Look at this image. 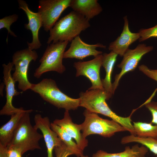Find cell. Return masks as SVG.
Here are the masks:
<instances>
[{
    "instance_id": "obj_4",
    "label": "cell",
    "mask_w": 157,
    "mask_h": 157,
    "mask_svg": "<svg viewBox=\"0 0 157 157\" xmlns=\"http://www.w3.org/2000/svg\"><path fill=\"white\" fill-rule=\"evenodd\" d=\"M31 90L58 108L74 110L80 106V98H72L64 93L58 88L55 81L51 78H45L37 83H33Z\"/></svg>"
},
{
    "instance_id": "obj_29",
    "label": "cell",
    "mask_w": 157,
    "mask_h": 157,
    "mask_svg": "<svg viewBox=\"0 0 157 157\" xmlns=\"http://www.w3.org/2000/svg\"><path fill=\"white\" fill-rule=\"evenodd\" d=\"M8 148L7 157H18L22 156L21 152L17 149L11 147H8Z\"/></svg>"
},
{
    "instance_id": "obj_7",
    "label": "cell",
    "mask_w": 157,
    "mask_h": 157,
    "mask_svg": "<svg viewBox=\"0 0 157 157\" xmlns=\"http://www.w3.org/2000/svg\"><path fill=\"white\" fill-rule=\"evenodd\" d=\"M38 57L36 51L28 47L16 51L13 56L12 62L15 68L12 76L18 82V88L22 91L31 89L33 83L28 79V69L30 62L36 60Z\"/></svg>"
},
{
    "instance_id": "obj_14",
    "label": "cell",
    "mask_w": 157,
    "mask_h": 157,
    "mask_svg": "<svg viewBox=\"0 0 157 157\" xmlns=\"http://www.w3.org/2000/svg\"><path fill=\"white\" fill-rule=\"evenodd\" d=\"M19 8L22 9L27 17L28 23L25 24V28L31 31L32 35V41L31 43L27 42L28 47L31 50L40 48L42 46L39 38V31L42 26V22L40 14L38 13L33 12L29 8L26 2L23 0L17 1Z\"/></svg>"
},
{
    "instance_id": "obj_8",
    "label": "cell",
    "mask_w": 157,
    "mask_h": 157,
    "mask_svg": "<svg viewBox=\"0 0 157 157\" xmlns=\"http://www.w3.org/2000/svg\"><path fill=\"white\" fill-rule=\"evenodd\" d=\"M72 0H40L38 12L42 19L45 31H49L54 26L62 13L69 7Z\"/></svg>"
},
{
    "instance_id": "obj_27",
    "label": "cell",
    "mask_w": 157,
    "mask_h": 157,
    "mask_svg": "<svg viewBox=\"0 0 157 157\" xmlns=\"http://www.w3.org/2000/svg\"><path fill=\"white\" fill-rule=\"evenodd\" d=\"M54 151L56 157H68L73 154L72 152L63 143L61 146L55 147Z\"/></svg>"
},
{
    "instance_id": "obj_10",
    "label": "cell",
    "mask_w": 157,
    "mask_h": 157,
    "mask_svg": "<svg viewBox=\"0 0 157 157\" xmlns=\"http://www.w3.org/2000/svg\"><path fill=\"white\" fill-rule=\"evenodd\" d=\"M102 59L103 55L101 54L91 60L75 62L74 64L76 70V76H84L91 81L92 85L88 90L97 89L104 90L100 76Z\"/></svg>"
},
{
    "instance_id": "obj_32",
    "label": "cell",
    "mask_w": 157,
    "mask_h": 157,
    "mask_svg": "<svg viewBox=\"0 0 157 157\" xmlns=\"http://www.w3.org/2000/svg\"><path fill=\"white\" fill-rule=\"evenodd\" d=\"M80 157H88V156H85L83 155L81 156Z\"/></svg>"
},
{
    "instance_id": "obj_1",
    "label": "cell",
    "mask_w": 157,
    "mask_h": 157,
    "mask_svg": "<svg viewBox=\"0 0 157 157\" xmlns=\"http://www.w3.org/2000/svg\"><path fill=\"white\" fill-rule=\"evenodd\" d=\"M79 94L80 106L91 112L100 114L111 118L124 127L131 134L136 135L131 123V115L124 117L118 115L113 112L106 102L107 98L104 90H88L85 92H80Z\"/></svg>"
},
{
    "instance_id": "obj_2",
    "label": "cell",
    "mask_w": 157,
    "mask_h": 157,
    "mask_svg": "<svg viewBox=\"0 0 157 157\" xmlns=\"http://www.w3.org/2000/svg\"><path fill=\"white\" fill-rule=\"evenodd\" d=\"M90 26L88 20L73 10L57 21L49 31L47 43L50 44L52 42H71Z\"/></svg>"
},
{
    "instance_id": "obj_15",
    "label": "cell",
    "mask_w": 157,
    "mask_h": 157,
    "mask_svg": "<svg viewBox=\"0 0 157 157\" xmlns=\"http://www.w3.org/2000/svg\"><path fill=\"white\" fill-rule=\"evenodd\" d=\"M123 18L124 23L122 33L115 40L109 44L108 47L109 50L121 56H123L129 49L130 45L139 40L140 37L138 32L133 33L130 30L127 16H125Z\"/></svg>"
},
{
    "instance_id": "obj_18",
    "label": "cell",
    "mask_w": 157,
    "mask_h": 157,
    "mask_svg": "<svg viewBox=\"0 0 157 157\" xmlns=\"http://www.w3.org/2000/svg\"><path fill=\"white\" fill-rule=\"evenodd\" d=\"M118 55L113 51L103 55L102 66L106 72L104 79H101V83L106 92L107 100L111 98L114 93L111 82V75L115 64Z\"/></svg>"
},
{
    "instance_id": "obj_20",
    "label": "cell",
    "mask_w": 157,
    "mask_h": 157,
    "mask_svg": "<svg viewBox=\"0 0 157 157\" xmlns=\"http://www.w3.org/2000/svg\"><path fill=\"white\" fill-rule=\"evenodd\" d=\"M148 150L143 145L140 147L136 144L131 148L129 146L126 147L123 151L118 153H108L99 150L94 154L92 157H145Z\"/></svg>"
},
{
    "instance_id": "obj_28",
    "label": "cell",
    "mask_w": 157,
    "mask_h": 157,
    "mask_svg": "<svg viewBox=\"0 0 157 157\" xmlns=\"http://www.w3.org/2000/svg\"><path fill=\"white\" fill-rule=\"evenodd\" d=\"M139 70L146 76L157 82V68L152 69L142 64L138 67Z\"/></svg>"
},
{
    "instance_id": "obj_3",
    "label": "cell",
    "mask_w": 157,
    "mask_h": 157,
    "mask_svg": "<svg viewBox=\"0 0 157 157\" xmlns=\"http://www.w3.org/2000/svg\"><path fill=\"white\" fill-rule=\"evenodd\" d=\"M32 109L28 110L23 115L16 129L11 142L7 147L18 149L22 155L28 151L41 149L39 142L43 137L38 129L31 124L30 113Z\"/></svg>"
},
{
    "instance_id": "obj_12",
    "label": "cell",
    "mask_w": 157,
    "mask_h": 157,
    "mask_svg": "<svg viewBox=\"0 0 157 157\" xmlns=\"http://www.w3.org/2000/svg\"><path fill=\"white\" fill-rule=\"evenodd\" d=\"M70 47L65 51L63 58H76L83 60L90 56L94 57L102 54V52L96 49L97 47L105 49L106 46L100 43L95 44H89L84 42L79 35L75 38L71 42Z\"/></svg>"
},
{
    "instance_id": "obj_21",
    "label": "cell",
    "mask_w": 157,
    "mask_h": 157,
    "mask_svg": "<svg viewBox=\"0 0 157 157\" xmlns=\"http://www.w3.org/2000/svg\"><path fill=\"white\" fill-rule=\"evenodd\" d=\"M51 128L57 134L62 141L72 152L74 155L77 157H80L83 154V151L79 147L73 138L61 127L51 123Z\"/></svg>"
},
{
    "instance_id": "obj_6",
    "label": "cell",
    "mask_w": 157,
    "mask_h": 157,
    "mask_svg": "<svg viewBox=\"0 0 157 157\" xmlns=\"http://www.w3.org/2000/svg\"><path fill=\"white\" fill-rule=\"evenodd\" d=\"M69 42H58L51 43L46 49L39 62L40 65L36 68L33 76L39 78L44 73L55 71L62 74L66 70L63 64L65 51Z\"/></svg>"
},
{
    "instance_id": "obj_5",
    "label": "cell",
    "mask_w": 157,
    "mask_h": 157,
    "mask_svg": "<svg viewBox=\"0 0 157 157\" xmlns=\"http://www.w3.org/2000/svg\"><path fill=\"white\" fill-rule=\"evenodd\" d=\"M84 122L80 124L81 133L85 138L89 135L97 134L104 137H110L117 132L127 131L114 120L104 119L97 114L85 109L83 113Z\"/></svg>"
},
{
    "instance_id": "obj_9",
    "label": "cell",
    "mask_w": 157,
    "mask_h": 157,
    "mask_svg": "<svg viewBox=\"0 0 157 157\" xmlns=\"http://www.w3.org/2000/svg\"><path fill=\"white\" fill-rule=\"evenodd\" d=\"M153 49L152 46H147L145 44H140L135 49H129L127 50L123 56L121 63L117 65V67L121 69V70L119 74L115 75V81L112 83L114 93L122 77L126 73L135 69L143 56L151 51Z\"/></svg>"
},
{
    "instance_id": "obj_17",
    "label": "cell",
    "mask_w": 157,
    "mask_h": 157,
    "mask_svg": "<svg viewBox=\"0 0 157 157\" xmlns=\"http://www.w3.org/2000/svg\"><path fill=\"white\" fill-rule=\"evenodd\" d=\"M69 7L89 21L103 10L97 0H72Z\"/></svg>"
},
{
    "instance_id": "obj_22",
    "label": "cell",
    "mask_w": 157,
    "mask_h": 157,
    "mask_svg": "<svg viewBox=\"0 0 157 157\" xmlns=\"http://www.w3.org/2000/svg\"><path fill=\"white\" fill-rule=\"evenodd\" d=\"M133 142L142 144L154 154L157 155V138L140 137L131 134L123 137L121 141L122 144Z\"/></svg>"
},
{
    "instance_id": "obj_23",
    "label": "cell",
    "mask_w": 157,
    "mask_h": 157,
    "mask_svg": "<svg viewBox=\"0 0 157 157\" xmlns=\"http://www.w3.org/2000/svg\"><path fill=\"white\" fill-rule=\"evenodd\" d=\"M136 136L142 138H157V125L142 122H133Z\"/></svg>"
},
{
    "instance_id": "obj_26",
    "label": "cell",
    "mask_w": 157,
    "mask_h": 157,
    "mask_svg": "<svg viewBox=\"0 0 157 157\" xmlns=\"http://www.w3.org/2000/svg\"><path fill=\"white\" fill-rule=\"evenodd\" d=\"M144 104L151 114L152 119L151 123L157 125V102L147 100Z\"/></svg>"
},
{
    "instance_id": "obj_31",
    "label": "cell",
    "mask_w": 157,
    "mask_h": 157,
    "mask_svg": "<svg viewBox=\"0 0 157 157\" xmlns=\"http://www.w3.org/2000/svg\"><path fill=\"white\" fill-rule=\"evenodd\" d=\"M5 85L4 83H1L0 85V94L1 97H3V90L4 88Z\"/></svg>"
},
{
    "instance_id": "obj_13",
    "label": "cell",
    "mask_w": 157,
    "mask_h": 157,
    "mask_svg": "<svg viewBox=\"0 0 157 157\" xmlns=\"http://www.w3.org/2000/svg\"><path fill=\"white\" fill-rule=\"evenodd\" d=\"M35 125L34 127L41 131L47 148V157H54L53 151L54 148L61 146L63 142L57 134L51 128L49 119L47 117H42L39 114L34 117Z\"/></svg>"
},
{
    "instance_id": "obj_33",
    "label": "cell",
    "mask_w": 157,
    "mask_h": 157,
    "mask_svg": "<svg viewBox=\"0 0 157 157\" xmlns=\"http://www.w3.org/2000/svg\"><path fill=\"white\" fill-rule=\"evenodd\" d=\"M18 157H22V156H19Z\"/></svg>"
},
{
    "instance_id": "obj_25",
    "label": "cell",
    "mask_w": 157,
    "mask_h": 157,
    "mask_svg": "<svg viewBox=\"0 0 157 157\" xmlns=\"http://www.w3.org/2000/svg\"><path fill=\"white\" fill-rule=\"evenodd\" d=\"M140 37L139 42L144 41L152 37H157V24L154 26L148 28H142L138 32Z\"/></svg>"
},
{
    "instance_id": "obj_24",
    "label": "cell",
    "mask_w": 157,
    "mask_h": 157,
    "mask_svg": "<svg viewBox=\"0 0 157 157\" xmlns=\"http://www.w3.org/2000/svg\"><path fill=\"white\" fill-rule=\"evenodd\" d=\"M18 18V16L17 15L13 14L5 17L0 19V29L3 28H6L8 31V35L6 40L7 43L9 33L14 37H17L15 33L10 30V27L13 23L17 20Z\"/></svg>"
},
{
    "instance_id": "obj_19",
    "label": "cell",
    "mask_w": 157,
    "mask_h": 157,
    "mask_svg": "<svg viewBox=\"0 0 157 157\" xmlns=\"http://www.w3.org/2000/svg\"><path fill=\"white\" fill-rule=\"evenodd\" d=\"M27 110L23 109L11 115L8 121L0 127V144L7 147L9 144L21 119Z\"/></svg>"
},
{
    "instance_id": "obj_11",
    "label": "cell",
    "mask_w": 157,
    "mask_h": 157,
    "mask_svg": "<svg viewBox=\"0 0 157 157\" xmlns=\"http://www.w3.org/2000/svg\"><path fill=\"white\" fill-rule=\"evenodd\" d=\"M14 65L12 62L7 64L2 65L3 67V82L5 86L6 103L0 111V115H12L23 109L22 107H15L13 104V97L19 95L21 92L15 88L16 82L13 79L11 72Z\"/></svg>"
},
{
    "instance_id": "obj_30",
    "label": "cell",
    "mask_w": 157,
    "mask_h": 157,
    "mask_svg": "<svg viewBox=\"0 0 157 157\" xmlns=\"http://www.w3.org/2000/svg\"><path fill=\"white\" fill-rule=\"evenodd\" d=\"M8 147L0 144V157H7Z\"/></svg>"
},
{
    "instance_id": "obj_16",
    "label": "cell",
    "mask_w": 157,
    "mask_h": 157,
    "mask_svg": "<svg viewBox=\"0 0 157 157\" xmlns=\"http://www.w3.org/2000/svg\"><path fill=\"white\" fill-rule=\"evenodd\" d=\"M61 127L75 141L79 148L83 151L88 146V141L81 132L80 124L74 123L72 122L69 110H65L63 117L61 119H56L53 122Z\"/></svg>"
},
{
    "instance_id": "obj_34",
    "label": "cell",
    "mask_w": 157,
    "mask_h": 157,
    "mask_svg": "<svg viewBox=\"0 0 157 157\" xmlns=\"http://www.w3.org/2000/svg\"><path fill=\"white\" fill-rule=\"evenodd\" d=\"M155 157H157V155H156Z\"/></svg>"
}]
</instances>
